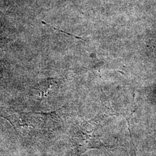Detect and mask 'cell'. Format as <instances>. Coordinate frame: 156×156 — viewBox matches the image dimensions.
<instances>
[{
  "label": "cell",
  "mask_w": 156,
  "mask_h": 156,
  "mask_svg": "<svg viewBox=\"0 0 156 156\" xmlns=\"http://www.w3.org/2000/svg\"><path fill=\"white\" fill-rule=\"evenodd\" d=\"M42 23L44 24H45V25H46V26H49L50 27H51L52 28H53L54 30H57V31H59V32H61V33H62L66 34L67 35H70V36H72L73 37H74V38H77L78 39H80V40H82V41H83L84 42H86V41L84 40V39H83L82 38H81V37H77V36H76V35H73V34H71L68 33H67L66 31H62V30H58V29H57V28H55L54 27H53L52 26H50L49 24H47V23H46L44 22H42Z\"/></svg>",
  "instance_id": "1"
}]
</instances>
